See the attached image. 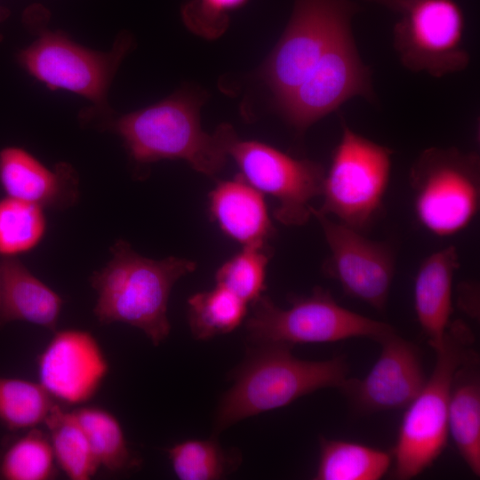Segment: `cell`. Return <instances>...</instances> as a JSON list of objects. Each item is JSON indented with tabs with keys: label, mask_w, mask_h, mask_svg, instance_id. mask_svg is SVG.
Instances as JSON below:
<instances>
[{
	"label": "cell",
	"mask_w": 480,
	"mask_h": 480,
	"mask_svg": "<svg viewBox=\"0 0 480 480\" xmlns=\"http://www.w3.org/2000/svg\"><path fill=\"white\" fill-rule=\"evenodd\" d=\"M284 344H253L234 372L233 385L222 396L214 415V430L286 406L324 388H339L348 376L343 356L325 361L295 357Z\"/></svg>",
	"instance_id": "cell-1"
},
{
	"label": "cell",
	"mask_w": 480,
	"mask_h": 480,
	"mask_svg": "<svg viewBox=\"0 0 480 480\" xmlns=\"http://www.w3.org/2000/svg\"><path fill=\"white\" fill-rule=\"evenodd\" d=\"M110 252L111 260L90 277L97 292L95 316L104 324L119 322L136 327L154 346L160 345L171 332L167 307L172 288L196 264L178 257L148 259L124 240H117Z\"/></svg>",
	"instance_id": "cell-2"
},
{
	"label": "cell",
	"mask_w": 480,
	"mask_h": 480,
	"mask_svg": "<svg viewBox=\"0 0 480 480\" xmlns=\"http://www.w3.org/2000/svg\"><path fill=\"white\" fill-rule=\"evenodd\" d=\"M202 102L196 93L181 91L121 116L113 127L137 164L183 159L212 177L224 167L236 134L229 124L220 125L212 134L204 132L199 116Z\"/></svg>",
	"instance_id": "cell-3"
},
{
	"label": "cell",
	"mask_w": 480,
	"mask_h": 480,
	"mask_svg": "<svg viewBox=\"0 0 480 480\" xmlns=\"http://www.w3.org/2000/svg\"><path fill=\"white\" fill-rule=\"evenodd\" d=\"M474 335L461 320L451 322L443 345L434 350L431 375L404 414L392 452L393 476L407 480L429 468L444 450L448 438V406L457 368L474 349Z\"/></svg>",
	"instance_id": "cell-4"
},
{
	"label": "cell",
	"mask_w": 480,
	"mask_h": 480,
	"mask_svg": "<svg viewBox=\"0 0 480 480\" xmlns=\"http://www.w3.org/2000/svg\"><path fill=\"white\" fill-rule=\"evenodd\" d=\"M290 302V308H281L262 294L251 303L245 326L253 344L292 348L296 344L336 342L356 337L379 342L395 331L386 323L343 308L322 287H316L308 296L292 297Z\"/></svg>",
	"instance_id": "cell-5"
},
{
	"label": "cell",
	"mask_w": 480,
	"mask_h": 480,
	"mask_svg": "<svg viewBox=\"0 0 480 480\" xmlns=\"http://www.w3.org/2000/svg\"><path fill=\"white\" fill-rule=\"evenodd\" d=\"M413 208L420 224L437 236L466 228L480 202V160L475 152L431 147L410 170Z\"/></svg>",
	"instance_id": "cell-6"
},
{
	"label": "cell",
	"mask_w": 480,
	"mask_h": 480,
	"mask_svg": "<svg viewBox=\"0 0 480 480\" xmlns=\"http://www.w3.org/2000/svg\"><path fill=\"white\" fill-rule=\"evenodd\" d=\"M341 137L325 172L316 211L363 232L377 218L390 179L392 150L354 132L342 118Z\"/></svg>",
	"instance_id": "cell-7"
},
{
	"label": "cell",
	"mask_w": 480,
	"mask_h": 480,
	"mask_svg": "<svg viewBox=\"0 0 480 480\" xmlns=\"http://www.w3.org/2000/svg\"><path fill=\"white\" fill-rule=\"evenodd\" d=\"M131 44L132 38L124 34L111 51L100 52L76 44L60 31L44 28L19 52L18 61L49 89L76 93L93 103L97 110L109 113L108 91Z\"/></svg>",
	"instance_id": "cell-8"
},
{
	"label": "cell",
	"mask_w": 480,
	"mask_h": 480,
	"mask_svg": "<svg viewBox=\"0 0 480 480\" xmlns=\"http://www.w3.org/2000/svg\"><path fill=\"white\" fill-rule=\"evenodd\" d=\"M360 11L350 0H294L288 24L263 67L262 76L279 100L308 76Z\"/></svg>",
	"instance_id": "cell-9"
},
{
	"label": "cell",
	"mask_w": 480,
	"mask_h": 480,
	"mask_svg": "<svg viewBox=\"0 0 480 480\" xmlns=\"http://www.w3.org/2000/svg\"><path fill=\"white\" fill-rule=\"evenodd\" d=\"M399 14L393 45L406 69L442 77L468 68L465 17L454 0H407Z\"/></svg>",
	"instance_id": "cell-10"
},
{
	"label": "cell",
	"mask_w": 480,
	"mask_h": 480,
	"mask_svg": "<svg viewBox=\"0 0 480 480\" xmlns=\"http://www.w3.org/2000/svg\"><path fill=\"white\" fill-rule=\"evenodd\" d=\"M354 97L377 101L371 69L362 60L349 28L333 41L304 80L276 105L287 122L303 132Z\"/></svg>",
	"instance_id": "cell-11"
},
{
	"label": "cell",
	"mask_w": 480,
	"mask_h": 480,
	"mask_svg": "<svg viewBox=\"0 0 480 480\" xmlns=\"http://www.w3.org/2000/svg\"><path fill=\"white\" fill-rule=\"evenodd\" d=\"M243 178L277 200L276 219L302 226L312 216L311 201L322 195L325 170L316 162L292 157L273 147L236 137L228 147Z\"/></svg>",
	"instance_id": "cell-12"
},
{
	"label": "cell",
	"mask_w": 480,
	"mask_h": 480,
	"mask_svg": "<svg viewBox=\"0 0 480 480\" xmlns=\"http://www.w3.org/2000/svg\"><path fill=\"white\" fill-rule=\"evenodd\" d=\"M311 214L320 224L331 252L323 266L324 274L339 282L348 296L382 311L395 275L391 246L366 238L362 232L331 220L313 206Z\"/></svg>",
	"instance_id": "cell-13"
},
{
	"label": "cell",
	"mask_w": 480,
	"mask_h": 480,
	"mask_svg": "<svg viewBox=\"0 0 480 480\" xmlns=\"http://www.w3.org/2000/svg\"><path fill=\"white\" fill-rule=\"evenodd\" d=\"M381 353L363 379L346 378L338 388L361 414L407 407L425 384L420 349L396 331L379 341Z\"/></svg>",
	"instance_id": "cell-14"
},
{
	"label": "cell",
	"mask_w": 480,
	"mask_h": 480,
	"mask_svg": "<svg viewBox=\"0 0 480 480\" xmlns=\"http://www.w3.org/2000/svg\"><path fill=\"white\" fill-rule=\"evenodd\" d=\"M39 384L68 404H81L98 391L108 360L93 335L79 329L57 332L36 359Z\"/></svg>",
	"instance_id": "cell-15"
},
{
	"label": "cell",
	"mask_w": 480,
	"mask_h": 480,
	"mask_svg": "<svg viewBox=\"0 0 480 480\" xmlns=\"http://www.w3.org/2000/svg\"><path fill=\"white\" fill-rule=\"evenodd\" d=\"M0 185L7 196L44 206H68L77 198V177L66 163L54 170L20 147L0 150Z\"/></svg>",
	"instance_id": "cell-16"
},
{
	"label": "cell",
	"mask_w": 480,
	"mask_h": 480,
	"mask_svg": "<svg viewBox=\"0 0 480 480\" xmlns=\"http://www.w3.org/2000/svg\"><path fill=\"white\" fill-rule=\"evenodd\" d=\"M459 265L456 248L447 246L428 256L415 276V312L434 350L443 345L451 323L452 280Z\"/></svg>",
	"instance_id": "cell-17"
},
{
	"label": "cell",
	"mask_w": 480,
	"mask_h": 480,
	"mask_svg": "<svg viewBox=\"0 0 480 480\" xmlns=\"http://www.w3.org/2000/svg\"><path fill=\"white\" fill-rule=\"evenodd\" d=\"M0 274V329L24 321L53 330L63 306L61 297L16 258H2Z\"/></svg>",
	"instance_id": "cell-18"
},
{
	"label": "cell",
	"mask_w": 480,
	"mask_h": 480,
	"mask_svg": "<svg viewBox=\"0 0 480 480\" xmlns=\"http://www.w3.org/2000/svg\"><path fill=\"white\" fill-rule=\"evenodd\" d=\"M209 200L211 213L223 232L244 245L268 242L275 234L261 192L242 175L220 182Z\"/></svg>",
	"instance_id": "cell-19"
},
{
	"label": "cell",
	"mask_w": 480,
	"mask_h": 480,
	"mask_svg": "<svg viewBox=\"0 0 480 480\" xmlns=\"http://www.w3.org/2000/svg\"><path fill=\"white\" fill-rule=\"evenodd\" d=\"M473 349L457 368L448 406V432L456 448L476 475H480V371Z\"/></svg>",
	"instance_id": "cell-20"
},
{
	"label": "cell",
	"mask_w": 480,
	"mask_h": 480,
	"mask_svg": "<svg viewBox=\"0 0 480 480\" xmlns=\"http://www.w3.org/2000/svg\"><path fill=\"white\" fill-rule=\"evenodd\" d=\"M316 480H379L388 470L393 455L363 444L321 437Z\"/></svg>",
	"instance_id": "cell-21"
},
{
	"label": "cell",
	"mask_w": 480,
	"mask_h": 480,
	"mask_svg": "<svg viewBox=\"0 0 480 480\" xmlns=\"http://www.w3.org/2000/svg\"><path fill=\"white\" fill-rule=\"evenodd\" d=\"M56 463L72 480L91 479L100 468L87 436L72 411L54 404L44 422Z\"/></svg>",
	"instance_id": "cell-22"
},
{
	"label": "cell",
	"mask_w": 480,
	"mask_h": 480,
	"mask_svg": "<svg viewBox=\"0 0 480 480\" xmlns=\"http://www.w3.org/2000/svg\"><path fill=\"white\" fill-rule=\"evenodd\" d=\"M85 432L100 467L110 472H124L139 467L118 420L97 406H82L72 411Z\"/></svg>",
	"instance_id": "cell-23"
},
{
	"label": "cell",
	"mask_w": 480,
	"mask_h": 480,
	"mask_svg": "<svg viewBox=\"0 0 480 480\" xmlns=\"http://www.w3.org/2000/svg\"><path fill=\"white\" fill-rule=\"evenodd\" d=\"M247 305L228 289L217 285L197 292L188 300V317L191 333L197 340H207L231 332L247 316Z\"/></svg>",
	"instance_id": "cell-24"
},
{
	"label": "cell",
	"mask_w": 480,
	"mask_h": 480,
	"mask_svg": "<svg viewBox=\"0 0 480 480\" xmlns=\"http://www.w3.org/2000/svg\"><path fill=\"white\" fill-rule=\"evenodd\" d=\"M167 452L172 470L180 480L220 479L240 461L238 453L227 451L212 436L180 442Z\"/></svg>",
	"instance_id": "cell-25"
},
{
	"label": "cell",
	"mask_w": 480,
	"mask_h": 480,
	"mask_svg": "<svg viewBox=\"0 0 480 480\" xmlns=\"http://www.w3.org/2000/svg\"><path fill=\"white\" fill-rule=\"evenodd\" d=\"M47 229L44 207L5 196L0 199V256L16 258L35 249Z\"/></svg>",
	"instance_id": "cell-26"
},
{
	"label": "cell",
	"mask_w": 480,
	"mask_h": 480,
	"mask_svg": "<svg viewBox=\"0 0 480 480\" xmlns=\"http://www.w3.org/2000/svg\"><path fill=\"white\" fill-rule=\"evenodd\" d=\"M54 403L39 383L0 377V421L9 430H23L44 423Z\"/></svg>",
	"instance_id": "cell-27"
},
{
	"label": "cell",
	"mask_w": 480,
	"mask_h": 480,
	"mask_svg": "<svg viewBox=\"0 0 480 480\" xmlns=\"http://www.w3.org/2000/svg\"><path fill=\"white\" fill-rule=\"evenodd\" d=\"M57 474L49 436L36 428L13 442L0 458V476L6 480H48Z\"/></svg>",
	"instance_id": "cell-28"
},
{
	"label": "cell",
	"mask_w": 480,
	"mask_h": 480,
	"mask_svg": "<svg viewBox=\"0 0 480 480\" xmlns=\"http://www.w3.org/2000/svg\"><path fill=\"white\" fill-rule=\"evenodd\" d=\"M273 252L268 242L244 245L243 250L226 261L216 272V284L235 293L246 303L262 295L266 268Z\"/></svg>",
	"instance_id": "cell-29"
},
{
	"label": "cell",
	"mask_w": 480,
	"mask_h": 480,
	"mask_svg": "<svg viewBox=\"0 0 480 480\" xmlns=\"http://www.w3.org/2000/svg\"><path fill=\"white\" fill-rule=\"evenodd\" d=\"M249 0H190L181 10L185 25L207 38L220 36L226 30L229 15Z\"/></svg>",
	"instance_id": "cell-30"
},
{
	"label": "cell",
	"mask_w": 480,
	"mask_h": 480,
	"mask_svg": "<svg viewBox=\"0 0 480 480\" xmlns=\"http://www.w3.org/2000/svg\"><path fill=\"white\" fill-rule=\"evenodd\" d=\"M378 4L392 12L399 13L407 0H367Z\"/></svg>",
	"instance_id": "cell-31"
},
{
	"label": "cell",
	"mask_w": 480,
	"mask_h": 480,
	"mask_svg": "<svg viewBox=\"0 0 480 480\" xmlns=\"http://www.w3.org/2000/svg\"><path fill=\"white\" fill-rule=\"evenodd\" d=\"M8 14L7 10L0 8V21L3 20ZM2 41V35L0 34V42Z\"/></svg>",
	"instance_id": "cell-32"
},
{
	"label": "cell",
	"mask_w": 480,
	"mask_h": 480,
	"mask_svg": "<svg viewBox=\"0 0 480 480\" xmlns=\"http://www.w3.org/2000/svg\"><path fill=\"white\" fill-rule=\"evenodd\" d=\"M1 293H2V283H1V274H0V304H1Z\"/></svg>",
	"instance_id": "cell-33"
}]
</instances>
